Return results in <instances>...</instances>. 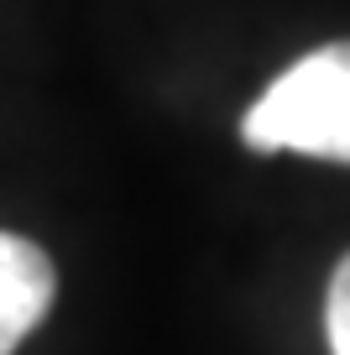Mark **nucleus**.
Wrapping results in <instances>:
<instances>
[{"label":"nucleus","mask_w":350,"mask_h":355,"mask_svg":"<svg viewBox=\"0 0 350 355\" xmlns=\"http://www.w3.org/2000/svg\"><path fill=\"white\" fill-rule=\"evenodd\" d=\"M241 141L251 152L350 162V37L288 63L241 115Z\"/></svg>","instance_id":"obj_1"},{"label":"nucleus","mask_w":350,"mask_h":355,"mask_svg":"<svg viewBox=\"0 0 350 355\" xmlns=\"http://www.w3.org/2000/svg\"><path fill=\"white\" fill-rule=\"evenodd\" d=\"M324 340H329V355H350V251L335 266L324 293Z\"/></svg>","instance_id":"obj_3"},{"label":"nucleus","mask_w":350,"mask_h":355,"mask_svg":"<svg viewBox=\"0 0 350 355\" xmlns=\"http://www.w3.org/2000/svg\"><path fill=\"white\" fill-rule=\"evenodd\" d=\"M58 298V272L47 251L26 235L0 230V355H16L22 340L47 319Z\"/></svg>","instance_id":"obj_2"}]
</instances>
